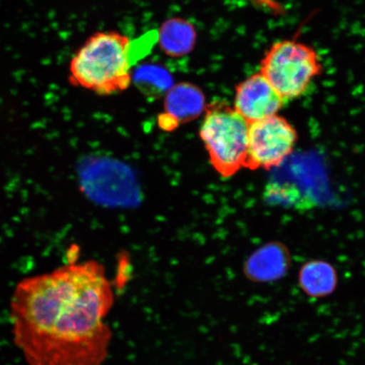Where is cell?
I'll use <instances>...</instances> for the list:
<instances>
[{
  "label": "cell",
  "mask_w": 365,
  "mask_h": 365,
  "mask_svg": "<svg viewBox=\"0 0 365 365\" xmlns=\"http://www.w3.org/2000/svg\"><path fill=\"white\" fill-rule=\"evenodd\" d=\"M114 296L102 264L70 263L22 279L11 302L14 342L29 365H102Z\"/></svg>",
  "instance_id": "cell-1"
},
{
  "label": "cell",
  "mask_w": 365,
  "mask_h": 365,
  "mask_svg": "<svg viewBox=\"0 0 365 365\" xmlns=\"http://www.w3.org/2000/svg\"><path fill=\"white\" fill-rule=\"evenodd\" d=\"M130 47V39L115 31L90 36L71 59L68 80L101 95L125 90L132 80Z\"/></svg>",
  "instance_id": "cell-2"
},
{
  "label": "cell",
  "mask_w": 365,
  "mask_h": 365,
  "mask_svg": "<svg viewBox=\"0 0 365 365\" xmlns=\"http://www.w3.org/2000/svg\"><path fill=\"white\" fill-rule=\"evenodd\" d=\"M250 123L225 103L209 105L200 135L210 161L219 175L227 178L245 167Z\"/></svg>",
  "instance_id": "cell-3"
},
{
  "label": "cell",
  "mask_w": 365,
  "mask_h": 365,
  "mask_svg": "<svg viewBox=\"0 0 365 365\" xmlns=\"http://www.w3.org/2000/svg\"><path fill=\"white\" fill-rule=\"evenodd\" d=\"M322 66L317 52L296 40L274 43L262 61L261 72L285 101L307 94Z\"/></svg>",
  "instance_id": "cell-4"
},
{
  "label": "cell",
  "mask_w": 365,
  "mask_h": 365,
  "mask_svg": "<svg viewBox=\"0 0 365 365\" xmlns=\"http://www.w3.org/2000/svg\"><path fill=\"white\" fill-rule=\"evenodd\" d=\"M298 134L285 118L274 115L250 124L245 168L271 170L293 153Z\"/></svg>",
  "instance_id": "cell-5"
},
{
  "label": "cell",
  "mask_w": 365,
  "mask_h": 365,
  "mask_svg": "<svg viewBox=\"0 0 365 365\" xmlns=\"http://www.w3.org/2000/svg\"><path fill=\"white\" fill-rule=\"evenodd\" d=\"M287 103L261 72L250 76L236 88L235 109L250 124L277 115Z\"/></svg>",
  "instance_id": "cell-6"
},
{
  "label": "cell",
  "mask_w": 365,
  "mask_h": 365,
  "mask_svg": "<svg viewBox=\"0 0 365 365\" xmlns=\"http://www.w3.org/2000/svg\"><path fill=\"white\" fill-rule=\"evenodd\" d=\"M291 264V254L287 246L279 242H272L250 255L245 262L244 273L251 282L268 284L284 278Z\"/></svg>",
  "instance_id": "cell-7"
},
{
  "label": "cell",
  "mask_w": 365,
  "mask_h": 365,
  "mask_svg": "<svg viewBox=\"0 0 365 365\" xmlns=\"http://www.w3.org/2000/svg\"><path fill=\"white\" fill-rule=\"evenodd\" d=\"M298 284L300 289L309 298H327L335 293L339 286V274L330 262L310 259L300 267Z\"/></svg>",
  "instance_id": "cell-8"
},
{
  "label": "cell",
  "mask_w": 365,
  "mask_h": 365,
  "mask_svg": "<svg viewBox=\"0 0 365 365\" xmlns=\"http://www.w3.org/2000/svg\"><path fill=\"white\" fill-rule=\"evenodd\" d=\"M164 107L166 114L178 125L190 122L203 112L205 108L204 94L197 86L182 82L172 86L168 91Z\"/></svg>",
  "instance_id": "cell-9"
},
{
  "label": "cell",
  "mask_w": 365,
  "mask_h": 365,
  "mask_svg": "<svg viewBox=\"0 0 365 365\" xmlns=\"http://www.w3.org/2000/svg\"><path fill=\"white\" fill-rule=\"evenodd\" d=\"M196 31L191 23L175 18L163 23L159 31V43L168 56L180 57L186 56L193 49Z\"/></svg>",
  "instance_id": "cell-10"
},
{
  "label": "cell",
  "mask_w": 365,
  "mask_h": 365,
  "mask_svg": "<svg viewBox=\"0 0 365 365\" xmlns=\"http://www.w3.org/2000/svg\"><path fill=\"white\" fill-rule=\"evenodd\" d=\"M133 80L141 93L154 98L168 93L173 85L170 73L155 65H145L137 68Z\"/></svg>",
  "instance_id": "cell-11"
}]
</instances>
